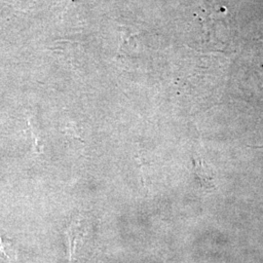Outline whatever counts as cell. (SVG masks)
<instances>
[{"label": "cell", "mask_w": 263, "mask_h": 263, "mask_svg": "<svg viewBox=\"0 0 263 263\" xmlns=\"http://www.w3.org/2000/svg\"><path fill=\"white\" fill-rule=\"evenodd\" d=\"M65 236L67 239V263H73L76 248L79 240L83 237L82 226L79 221L73 220L67 228L65 229Z\"/></svg>", "instance_id": "6da1fadb"}, {"label": "cell", "mask_w": 263, "mask_h": 263, "mask_svg": "<svg viewBox=\"0 0 263 263\" xmlns=\"http://www.w3.org/2000/svg\"><path fill=\"white\" fill-rule=\"evenodd\" d=\"M0 257L8 261H13L16 257L15 251L9 241H6L0 235Z\"/></svg>", "instance_id": "7a4b0ae2"}]
</instances>
